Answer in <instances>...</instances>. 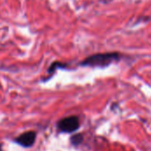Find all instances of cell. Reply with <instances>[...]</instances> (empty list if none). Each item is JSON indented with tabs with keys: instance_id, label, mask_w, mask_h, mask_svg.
<instances>
[{
	"instance_id": "obj_1",
	"label": "cell",
	"mask_w": 151,
	"mask_h": 151,
	"mask_svg": "<svg viewBox=\"0 0 151 151\" xmlns=\"http://www.w3.org/2000/svg\"><path fill=\"white\" fill-rule=\"evenodd\" d=\"M122 56L119 52H104L96 53L91 56H88L83 59L79 65L81 66L87 67H100L104 68L109 66L114 62L120 61Z\"/></svg>"
},
{
	"instance_id": "obj_2",
	"label": "cell",
	"mask_w": 151,
	"mask_h": 151,
	"mask_svg": "<svg viewBox=\"0 0 151 151\" xmlns=\"http://www.w3.org/2000/svg\"><path fill=\"white\" fill-rule=\"evenodd\" d=\"M58 127L61 132L73 133L80 127V121L76 116H71L65 118L58 121Z\"/></svg>"
},
{
	"instance_id": "obj_3",
	"label": "cell",
	"mask_w": 151,
	"mask_h": 151,
	"mask_svg": "<svg viewBox=\"0 0 151 151\" xmlns=\"http://www.w3.org/2000/svg\"><path fill=\"white\" fill-rule=\"evenodd\" d=\"M35 136H36V134L33 131L26 132V133L19 135L15 139V142L22 147H25V148L31 147L35 142Z\"/></svg>"
},
{
	"instance_id": "obj_4",
	"label": "cell",
	"mask_w": 151,
	"mask_h": 151,
	"mask_svg": "<svg viewBox=\"0 0 151 151\" xmlns=\"http://www.w3.org/2000/svg\"><path fill=\"white\" fill-rule=\"evenodd\" d=\"M82 142H83V135L81 134H77L72 136V138H71V142L74 146L80 145Z\"/></svg>"
},
{
	"instance_id": "obj_5",
	"label": "cell",
	"mask_w": 151,
	"mask_h": 151,
	"mask_svg": "<svg viewBox=\"0 0 151 151\" xmlns=\"http://www.w3.org/2000/svg\"><path fill=\"white\" fill-rule=\"evenodd\" d=\"M65 66H66V65H65V64H62V63H59V62H55L50 65V67L48 70V73H52L53 72H55L56 69H58V68H65Z\"/></svg>"
},
{
	"instance_id": "obj_6",
	"label": "cell",
	"mask_w": 151,
	"mask_h": 151,
	"mask_svg": "<svg viewBox=\"0 0 151 151\" xmlns=\"http://www.w3.org/2000/svg\"><path fill=\"white\" fill-rule=\"evenodd\" d=\"M0 151H3V150H2V145L0 144Z\"/></svg>"
}]
</instances>
